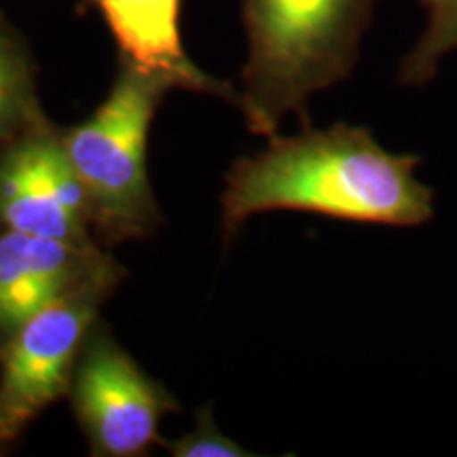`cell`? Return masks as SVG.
Segmentation results:
<instances>
[{
    "mask_svg": "<svg viewBox=\"0 0 457 457\" xmlns=\"http://www.w3.org/2000/svg\"><path fill=\"white\" fill-rule=\"evenodd\" d=\"M421 157L392 153L364 125H303L239 157L222 191V233L231 239L265 212H307L387 227H420L434 216V191L415 176Z\"/></svg>",
    "mask_w": 457,
    "mask_h": 457,
    "instance_id": "1",
    "label": "cell"
},
{
    "mask_svg": "<svg viewBox=\"0 0 457 457\" xmlns=\"http://www.w3.org/2000/svg\"><path fill=\"white\" fill-rule=\"evenodd\" d=\"M379 0H242L245 60L236 106L248 131L310 125L313 96L352 77Z\"/></svg>",
    "mask_w": 457,
    "mask_h": 457,
    "instance_id": "2",
    "label": "cell"
},
{
    "mask_svg": "<svg viewBox=\"0 0 457 457\" xmlns=\"http://www.w3.org/2000/svg\"><path fill=\"white\" fill-rule=\"evenodd\" d=\"M176 85L119 57L102 104L85 121L62 128V145L87 202L91 231L108 248L145 239L162 225L148 179V134Z\"/></svg>",
    "mask_w": 457,
    "mask_h": 457,
    "instance_id": "3",
    "label": "cell"
},
{
    "mask_svg": "<svg viewBox=\"0 0 457 457\" xmlns=\"http://www.w3.org/2000/svg\"><path fill=\"white\" fill-rule=\"evenodd\" d=\"M68 400L96 457L148 455L163 441V417L180 409L174 394L142 370L102 318L85 337Z\"/></svg>",
    "mask_w": 457,
    "mask_h": 457,
    "instance_id": "4",
    "label": "cell"
},
{
    "mask_svg": "<svg viewBox=\"0 0 457 457\" xmlns=\"http://www.w3.org/2000/svg\"><path fill=\"white\" fill-rule=\"evenodd\" d=\"M112 286H89L37 312L0 345V455L60 398H68L79 353Z\"/></svg>",
    "mask_w": 457,
    "mask_h": 457,
    "instance_id": "5",
    "label": "cell"
},
{
    "mask_svg": "<svg viewBox=\"0 0 457 457\" xmlns=\"http://www.w3.org/2000/svg\"><path fill=\"white\" fill-rule=\"evenodd\" d=\"M0 228L64 242H98L87 202L62 145V128L41 114L0 146Z\"/></svg>",
    "mask_w": 457,
    "mask_h": 457,
    "instance_id": "6",
    "label": "cell"
},
{
    "mask_svg": "<svg viewBox=\"0 0 457 457\" xmlns=\"http://www.w3.org/2000/svg\"><path fill=\"white\" fill-rule=\"evenodd\" d=\"M125 270L100 242L0 228V345L45 305L89 286L117 288Z\"/></svg>",
    "mask_w": 457,
    "mask_h": 457,
    "instance_id": "7",
    "label": "cell"
},
{
    "mask_svg": "<svg viewBox=\"0 0 457 457\" xmlns=\"http://www.w3.org/2000/svg\"><path fill=\"white\" fill-rule=\"evenodd\" d=\"M104 20L119 57L162 74L176 89L236 104V87L202 71L182 41V0H85Z\"/></svg>",
    "mask_w": 457,
    "mask_h": 457,
    "instance_id": "8",
    "label": "cell"
},
{
    "mask_svg": "<svg viewBox=\"0 0 457 457\" xmlns=\"http://www.w3.org/2000/svg\"><path fill=\"white\" fill-rule=\"evenodd\" d=\"M37 72L30 43L0 13V146L45 114Z\"/></svg>",
    "mask_w": 457,
    "mask_h": 457,
    "instance_id": "9",
    "label": "cell"
},
{
    "mask_svg": "<svg viewBox=\"0 0 457 457\" xmlns=\"http://www.w3.org/2000/svg\"><path fill=\"white\" fill-rule=\"evenodd\" d=\"M420 4L426 28L400 64L398 81L404 87H424L445 57L457 51V0H420Z\"/></svg>",
    "mask_w": 457,
    "mask_h": 457,
    "instance_id": "10",
    "label": "cell"
},
{
    "mask_svg": "<svg viewBox=\"0 0 457 457\" xmlns=\"http://www.w3.org/2000/svg\"><path fill=\"white\" fill-rule=\"evenodd\" d=\"M170 455L174 457H248L253 451L225 436L216 426L212 409L204 407L197 411L195 426L185 436L176 441H162Z\"/></svg>",
    "mask_w": 457,
    "mask_h": 457,
    "instance_id": "11",
    "label": "cell"
}]
</instances>
